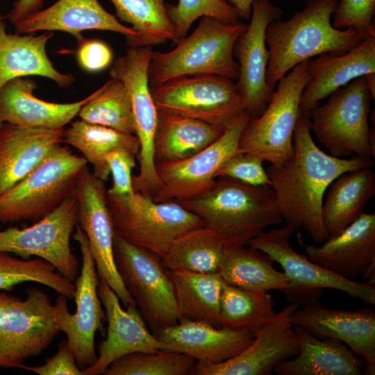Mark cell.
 <instances>
[{"mask_svg": "<svg viewBox=\"0 0 375 375\" xmlns=\"http://www.w3.org/2000/svg\"><path fill=\"white\" fill-rule=\"evenodd\" d=\"M293 153L280 167L266 169L283 219L303 228L317 243L328 238L322 208L330 184L340 174L372 167L374 159L359 156L338 158L315 144L308 116L301 115L293 135Z\"/></svg>", "mask_w": 375, "mask_h": 375, "instance_id": "obj_1", "label": "cell"}, {"mask_svg": "<svg viewBox=\"0 0 375 375\" xmlns=\"http://www.w3.org/2000/svg\"><path fill=\"white\" fill-rule=\"evenodd\" d=\"M338 0H307L288 19L271 22L265 32L269 58L267 81L273 88L293 67L324 53H345L362 40L353 28L338 29L331 22Z\"/></svg>", "mask_w": 375, "mask_h": 375, "instance_id": "obj_2", "label": "cell"}, {"mask_svg": "<svg viewBox=\"0 0 375 375\" xmlns=\"http://www.w3.org/2000/svg\"><path fill=\"white\" fill-rule=\"evenodd\" d=\"M176 202L215 231L226 246L246 245L268 226L283 221L271 186L228 177H217L201 196Z\"/></svg>", "mask_w": 375, "mask_h": 375, "instance_id": "obj_3", "label": "cell"}, {"mask_svg": "<svg viewBox=\"0 0 375 375\" xmlns=\"http://www.w3.org/2000/svg\"><path fill=\"white\" fill-rule=\"evenodd\" d=\"M247 25L240 21L226 23L215 17H201L195 29L175 48L166 52L152 51L148 67L149 85L199 74L218 75L236 82L239 65L233 47Z\"/></svg>", "mask_w": 375, "mask_h": 375, "instance_id": "obj_4", "label": "cell"}, {"mask_svg": "<svg viewBox=\"0 0 375 375\" xmlns=\"http://www.w3.org/2000/svg\"><path fill=\"white\" fill-rule=\"evenodd\" d=\"M371 97L362 76L333 92L326 103L310 110V131L331 155L374 158V130L368 122Z\"/></svg>", "mask_w": 375, "mask_h": 375, "instance_id": "obj_5", "label": "cell"}, {"mask_svg": "<svg viewBox=\"0 0 375 375\" xmlns=\"http://www.w3.org/2000/svg\"><path fill=\"white\" fill-rule=\"evenodd\" d=\"M88 162L58 144L23 180L0 196V223L36 222L71 197Z\"/></svg>", "mask_w": 375, "mask_h": 375, "instance_id": "obj_6", "label": "cell"}, {"mask_svg": "<svg viewBox=\"0 0 375 375\" xmlns=\"http://www.w3.org/2000/svg\"><path fill=\"white\" fill-rule=\"evenodd\" d=\"M107 205L115 233L160 258L178 237L205 226L176 201L156 202L140 192L124 196L107 193Z\"/></svg>", "mask_w": 375, "mask_h": 375, "instance_id": "obj_7", "label": "cell"}, {"mask_svg": "<svg viewBox=\"0 0 375 375\" xmlns=\"http://www.w3.org/2000/svg\"><path fill=\"white\" fill-rule=\"evenodd\" d=\"M308 60L298 64L281 78L264 111L249 118L239 140L238 152L256 156L275 167H280L292 156L293 135L301 116L300 98L308 80Z\"/></svg>", "mask_w": 375, "mask_h": 375, "instance_id": "obj_8", "label": "cell"}, {"mask_svg": "<svg viewBox=\"0 0 375 375\" xmlns=\"http://www.w3.org/2000/svg\"><path fill=\"white\" fill-rule=\"evenodd\" d=\"M22 299L0 292V367L22 368L40 356L61 332L47 293L33 287Z\"/></svg>", "mask_w": 375, "mask_h": 375, "instance_id": "obj_9", "label": "cell"}, {"mask_svg": "<svg viewBox=\"0 0 375 375\" xmlns=\"http://www.w3.org/2000/svg\"><path fill=\"white\" fill-rule=\"evenodd\" d=\"M149 86L158 111L200 120L223 130L247 112L236 82L226 77L185 76Z\"/></svg>", "mask_w": 375, "mask_h": 375, "instance_id": "obj_10", "label": "cell"}, {"mask_svg": "<svg viewBox=\"0 0 375 375\" xmlns=\"http://www.w3.org/2000/svg\"><path fill=\"white\" fill-rule=\"evenodd\" d=\"M113 253L117 272L153 333L178 323L173 285L160 258L115 233Z\"/></svg>", "mask_w": 375, "mask_h": 375, "instance_id": "obj_11", "label": "cell"}, {"mask_svg": "<svg viewBox=\"0 0 375 375\" xmlns=\"http://www.w3.org/2000/svg\"><path fill=\"white\" fill-rule=\"evenodd\" d=\"M152 47H128L111 66L110 78L122 81L131 99L135 135L140 143L138 156L140 171L132 176L134 192L152 198L160 187L154 154L158 110L153 99L148 77Z\"/></svg>", "mask_w": 375, "mask_h": 375, "instance_id": "obj_12", "label": "cell"}, {"mask_svg": "<svg viewBox=\"0 0 375 375\" xmlns=\"http://www.w3.org/2000/svg\"><path fill=\"white\" fill-rule=\"evenodd\" d=\"M295 228L286 223L281 228L263 231L246 244L267 254L281 265L289 280L288 288L283 290L288 299L294 303L302 299L306 303L317 299L322 289L331 288L375 304V281L360 283L341 278L299 253L290 243Z\"/></svg>", "mask_w": 375, "mask_h": 375, "instance_id": "obj_13", "label": "cell"}, {"mask_svg": "<svg viewBox=\"0 0 375 375\" xmlns=\"http://www.w3.org/2000/svg\"><path fill=\"white\" fill-rule=\"evenodd\" d=\"M78 203L71 196L50 213L24 228L0 231V251L22 258H40L65 278L75 281L80 266L70 247L72 233L78 224Z\"/></svg>", "mask_w": 375, "mask_h": 375, "instance_id": "obj_14", "label": "cell"}, {"mask_svg": "<svg viewBox=\"0 0 375 375\" xmlns=\"http://www.w3.org/2000/svg\"><path fill=\"white\" fill-rule=\"evenodd\" d=\"M73 238L78 242L82 256L81 274L75 280L74 298L76 310L69 312L67 298L59 294L54 306L57 322L66 336L76 364L85 369L97 358L94 346L97 331L104 335L103 322L106 314L98 294L99 277L90 250L88 238L77 224Z\"/></svg>", "mask_w": 375, "mask_h": 375, "instance_id": "obj_15", "label": "cell"}, {"mask_svg": "<svg viewBox=\"0 0 375 375\" xmlns=\"http://www.w3.org/2000/svg\"><path fill=\"white\" fill-rule=\"evenodd\" d=\"M250 117L249 113L244 114L214 142L185 159L156 162L161 184L152 199L178 201L207 192L215 183L218 169L238 151L241 134Z\"/></svg>", "mask_w": 375, "mask_h": 375, "instance_id": "obj_16", "label": "cell"}, {"mask_svg": "<svg viewBox=\"0 0 375 375\" xmlns=\"http://www.w3.org/2000/svg\"><path fill=\"white\" fill-rule=\"evenodd\" d=\"M72 196L77 201L78 225L86 235L99 277L108 283L126 308H137L115 263V231L107 205L105 181L96 177L86 165L78 175Z\"/></svg>", "mask_w": 375, "mask_h": 375, "instance_id": "obj_17", "label": "cell"}, {"mask_svg": "<svg viewBox=\"0 0 375 375\" xmlns=\"http://www.w3.org/2000/svg\"><path fill=\"white\" fill-rule=\"evenodd\" d=\"M282 15L281 9L271 0H256L249 24L234 44L233 56L239 65L236 85L251 117L264 111L275 90L267 81L269 53L265 32L268 25Z\"/></svg>", "mask_w": 375, "mask_h": 375, "instance_id": "obj_18", "label": "cell"}, {"mask_svg": "<svg viewBox=\"0 0 375 375\" xmlns=\"http://www.w3.org/2000/svg\"><path fill=\"white\" fill-rule=\"evenodd\" d=\"M299 306L292 302L276 313L236 356L217 364L197 361L192 374H272L276 367L299 353L298 337L291 320L292 313Z\"/></svg>", "mask_w": 375, "mask_h": 375, "instance_id": "obj_19", "label": "cell"}, {"mask_svg": "<svg viewBox=\"0 0 375 375\" xmlns=\"http://www.w3.org/2000/svg\"><path fill=\"white\" fill-rule=\"evenodd\" d=\"M294 326H299L319 338H334L361 356L365 374H375V312L368 308L358 310H331L317 299L295 309L291 315Z\"/></svg>", "mask_w": 375, "mask_h": 375, "instance_id": "obj_20", "label": "cell"}, {"mask_svg": "<svg viewBox=\"0 0 375 375\" xmlns=\"http://www.w3.org/2000/svg\"><path fill=\"white\" fill-rule=\"evenodd\" d=\"M98 294L108 322L106 338L98 344L99 356L94 363L83 369L85 375L103 374L118 358L133 352H156L159 341L151 333L137 308L124 310L119 299L108 283L100 278Z\"/></svg>", "mask_w": 375, "mask_h": 375, "instance_id": "obj_21", "label": "cell"}, {"mask_svg": "<svg viewBox=\"0 0 375 375\" xmlns=\"http://www.w3.org/2000/svg\"><path fill=\"white\" fill-rule=\"evenodd\" d=\"M307 72L299 110L301 115L308 117L310 110L333 92L356 78L375 74V35L345 53H324L311 58Z\"/></svg>", "mask_w": 375, "mask_h": 375, "instance_id": "obj_22", "label": "cell"}, {"mask_svg": "<svg viewBox=\"0 0 375 375\" xmlns=\"http://www.w3.org/2000/svg\"><path fill=\"white\" fill-rule=\"evenodd\" d=\"M321 246L304 244L308 258L347 280L362 276L375 263V213H362L340 234Z\"/></svg>", "mask_w": 375, "mask_h": 375, "instance_id": "obj_23", "label": "cell"}, {"mask_svg": "<svg viewBox=\"0 0 375 375\" xmlns=\"http://www.w3.org/2000/svg\"><path fill=\"white\" fill-rule=\"evenodd\" d=\"M15 33L30 34L36 31H62L73 35L78 43L85 38V31H112L125 36L128 42L136 36L129 26L108 12L98 0H58L45 9L28 15L16 24Z\"/></svg>", "mask_w": 375, "mask_h": 375, "instance_id": "obj_24", "label": "cell"}, {"mask_svg": "<svg viewBox=\"0 0 375 375\" xmlns=\"http://www.w3.org/2000/svg\"><path fill=\"white\" fill-rule=\"evenodd\" d=\"M160 350L186 354L197 362L217 364L232 358L253 340L251 332L193 321H181L161 330Z\"/></svg>", "mask_w": 375, "mask_h": 375, "instance_id": "obj_25", "label": "cell"}, {"mask_svg": "<svg viewBox=\"0 0 375 375\" xmlns=\"http://www.w3.org/2000/svg\"><path fill=\"white\" fill-rule=\"evenodd\" d=\"M36 83L27 77L10 80L0 89V128L9 123L46 129L64 128L92 97L72 103H60L38 99L33 94Z\"/></svg>", "mask_w": 375, "mask_h": 375, "instance_id": "obj_26", "label": "cell"}, {"mask_svg": "<svg viewBox=\"0 0 375 375\" xmlns=\"http://www.w3.org/2000/svg\"><path fill=\"white\" fill-rule=\"evenodd\" d=\"M64 128L46 129L6 123L0 128V196L23 180L58 144Z\"/></svg>", "mask_w": 375, "mask_h": 375, "instance_id": "obj_27", "label": "cell"}, {"mask_svg": "<svg viewBox=\"0 0 375 375\" xmlns=\"http://www.w3.org/2000/svg\"><path fill=\"white\" fill-rule=\"evenodd\" d=\"M53 35L47 31L38 35L8 33L0 15V89L10 80L28 76L49 78L60 87L74 82L72 74L57 70L47 56V44Z\"/></svg>", "mask_w": 375, "mask_h": 375, "instance_id": "obj_28", "label": "cell"}, {"mask_svg": "<svg viewBox=\"0 0 375 375\" xmlns=\"http://www.w3.org/2000/svg\"><path fill=\"white\" fill-rule=\"evenodd\" d=\"M298 354L276 367L278 375H360L362 362L347 344L334 338H317L294 326Z\"/></svg>", "mask_w": 375, "mask_h": 375, "instance_id": "obj_29", "label": "cell"}, {"mask_svg": "<svg viewBox=\"0 0 375 375\" xmlns=\"http://www.w3.org/2000/svg\"><path fill=\"white\" fill-rule=\"evenodd\" d=\"M375 194V174L372 167L340 174L328 186L322 216L329 238L340 234L362 213Z\"/></svg>", "mask_w": 375, "mask_h": 375, "instance_id": "obj_30", "label": "cell"}, {"mask_svg": "<svg viewBox=\"0 0 375 375\" xmlns=\"http://www.w3.org/2000/svg\"><path fill=\"white\" fill-rule=\"evenodd\" d=\"M165 271L173 285L178 322H198L221 328L219 308L224 281L218 273Z\"/></svg>", "mask_w": 375, "mask_h": 375, "instance_id": "obj_31", "label": "cell"}, {"mask_svg": "<svg viewBox=\"0 0 375 375\" xmlns=\"http://www.w3.org/2000/svg\"><path fill=\"white\" fill-rule=\"evenodd\" d=\"M224 131L200 120L158 110L155 161L185 159L214 142Z\"/></svg>", "mask_w": 375, "mask_h": 375, "instance_id": "obj_32", "label": "cell"}, {"mask_svg": "<svg viewBox=\"0 0 375 375\" xmlns=\"http://www.w3.org/2000/svg\"><path fill=\"white\" fill-rule=\"evenodd\" d=\"M267 254L248 245L226 246L224 257L217 271L229 285L254 292L285 290L289 280L274 267Z\"/></svg>", "mask_w": 375, "mask_h": 375, "instance_id": "obj_33", "label": "cell"}, {"mask_svg": "<svg viewBox=\"0 0 375 375\" xmlns=\"http://www.w3.org/2000/svg\"><path fill=\"white\" fill-rule=\"evenodd\" d=\"M63 142L78 149L93 167V174L106 181L110 170L106 156L111 151L125 149L138 157L140 143L134 134L90 124L82 119L73 122L64 131Z\"/></svg>", "mask_w": 375, "mask_h": 375, "instance_id": "obj_34", "label": "cell"}, {"mask_svg": "<svg viewBox=\"0 0 375 375\" xmlns=\"http://www.w3.org/2000/svg\"><path fill=\"white\" fill-rule=\"evenodd\" d=\"M225 248L218 234L203 226L178 237L160 260L165 269L215 273L222 262Z\"/></svg>", "mask_w": 375, "mask_h": 375, "instance_id": "obj_35", "label": "cell"}, {"mask_svg": "<svg viewBox=\"0 0 375 375\" xmlns=\"http://www.w3.org/2000/svg\"><path fill=\"white\" fill-rule=\"evenodd\" d=\"M116 17L132 25L136 33L128 47H152L171 41L174 44L176 31L164 0H109Z\"/></svg>", "mask_w": 375, "mask_h": 375, "instance_id": "obj_36", "label": "cell"}, {"mask_svg": "<svg viewBox=\"0 0 375 375\" xmlns=\"http://www.w3.org/2000/svg\"><path fill=\"white\" fill-rule=\"evenodd\" d=\"M268 292H254L224 282L220 297L221 327L255 335L276 314Z\"/></svg>", "mask_w": 375, "mask_h": 375, "instance_id": "obj_37", "label": "cell"}, {"mask_svg": "<svg viewBox=\"0 0 375 375\" xmlns=\"http://www.w3.org/2000/svg\"><path fill=\"white\" fill-rule=\"evenodd\" d=\"M92 94L78 114L81 119L135 135L131 96L122 81L110 78Z\"/></svg>", "mask_w": 375, "mask_h": 375, "instance_id": "obj_38", "label": "cell"}, {"mask_svg": "<svg viewBox=\"0 0 375 375\" xmlns=\"http://www.w3.org/2000/svg\"><path fill=\"white\" fill-rule=\"evenodd\" d=\"M25 282L38 283L68 299L74 298V283L63 277L47 261L40 258H15L8 252L0 251V290L10 291Z\"/></svg>", "mask_w": 375, "mask_h": 375, "instance_id": "obj_39", "label": "cell"}, {"mask_svg": "<svg viewBox=\"0 0 375 375\" xmlns=\"http://www.w3.org/2000/svg\"><path fill=\"white\" fill-rule=\"evenodd\" d=\"M197 360L178 352H133L112 362L104 375L192 374Z\"/></svg>", "mask_w": 375, "mask_h": 375, "instance_id": "obj_40", "label": "cell"}, {"mask_svg": "<svg viewBox=\"0 0 375 375\" xmlns=\"http://www.w3.org/2000/svg\"><path fill=\"white\" fill-rule=\"evenodd\" d=\"M168 16L176 31V44L187 35L192 24L203 16H210L226 23H235L240 18L226 0H178L177 4L166 3Z\"/></svg>", "mask_w": 375, "mask_h": 375, "instance_id": "obj_41", "label": "cell"}, {"mask_svg": "<svg viewBox=\"0 0 375 375\" xmlns=\"http://www.w3.org/2000/svg\"><path fill=\"white\" fill-rule=\"evenodd\" d=\"M375 0H338L333 14V26L353 28L362 40L375 35Z\"/></svg>", "mask_w": 375, "mask_h": 375, "instance_id": "obj_42", "label": "cell"}, {"mask_svg": "<svg viewBox=\"0 0 375 375\" xmlns=\"http://www.w3.org/2000/svg\"><path fill=\"white\" fill-rule=\"evenodd\" d=\"M263 162L256 156L237 151L220 166L215 177H228L253 185L270 186Z\"/></svg>", "mask_w": 375, "mask_h": 375, "instance_id": "obj_43", "label": "cell"}, {"mask_svg": "<svg viewBox=\"0 0 375 375\" xmlns=\"http://www.w3.org/2000/svg\"><path fill=\"white\" fill-rule=\"evenodd\" d=\"M135 158L131 152L125 149H117L106 156L112 185L107 193L115 196L129 195L134 193L132 183V170L135 167Z\"/></svg>", "mask_w": 375, "mask_h": 375, "instance_id": "obj_44", "label": "cell"}, {"mask_svg": "<svg viewBox=\"0 0 375 375\" xmlns=\"http://www.w3.org/2000/svg\"><path fill=\"white\" fill-rule=\"evenodd\" d=\"M23 369L39 375H85L84 370L78 367L67 339L59 343L56 353L47 358L44 364L40 366L24 365Z\"/></svg>", "mask_w": 375, "mask_h": 375, "instance_id": "obj_45", "label": "cell"}, {"mask_svg": "<svg viewBox=\"0 0 375 375\" xmlns=\"http://www.w3.org/2000/svg\"><path fill=\"white\" fill-rule=\"evenodd\" d=\"M76 58L80 67L90 73L108 68L112 62L111 48L99 40L84 39L78 43Z\"/></svg>", "mask_w": 375, "mask_h": 375, "instance_id": "obj_46", "label": "cell"}, {"mask_svg": "<svg viewBox=\"0 0 375 375\" xmlns=\"http://www.w3.org/2000/svg\"><path fill=\"white\" fill-rule=\"evenodd\" d=\"M44 0H17L7 17L13 25L19 23L28 15L40 10Z\"/></svg>", "mask_w": 375, "mask_h": 375, "instance_id": "obj_47", "label": "cell"}, {"mask_svg": "<svg viewBox=\"0 0 375 375\" xmlns=\"http://www.w3.org/2000/svg\"><path fill=\"white\" fill-rule=\"evenodd\" d=\"M235 10L240 19L249 20L252 5L256 0H226Z\"/></svg>", "mask_w": 375, "mask_h": 375, "instance_id": "obj_48", "label": "cell"}]
</instances>
